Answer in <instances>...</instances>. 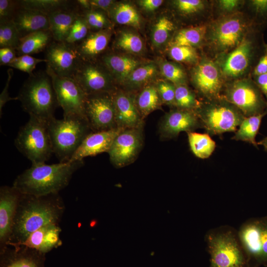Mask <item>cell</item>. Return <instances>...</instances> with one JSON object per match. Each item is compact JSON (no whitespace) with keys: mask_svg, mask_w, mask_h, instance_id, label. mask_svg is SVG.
I'll use <instances>...</instances> for the list:
<instances>
[{"mask_svg":"<svg viewBox=\"0 0 267 267\" xmlns=\"http://www.w3.org/2000/svg\"><path fill=\"white\" fill-rule=\"evenodd\" d=\"M65 209L58 193L41 196L22 194L7 246H18L38 229L58 224Z\"/></svg>","mask_w":267,"mask_h":267,"instance_id":"6da1fadb","label":"cell"},{"mask_svg":"<svg viewBox=\"0 0 267 267\" xmlns=\"http://www.w3.org/2000/svg\"><path fill=\"white\" fill-rule=\"evenodd\" d=\"M82 161L32 165L19 175L12 186L24 195L41 196L56 194L69 183Z\"/></svg>","mask_w":267,"mask_h":267,"instance_id":"7a4b0ae2","label":"cell"},{"mask_svg":"<svg viewBox=\"0 0 267 267\" xmlns=\"http://www.w3.org/2000/svg\"><path fill=\"white\" fill-rule=\"evenodd\" d=\"M266 44L262 31L251 29L234 49L216 60L225 82L247 77L263 53Z\"/></svg>","mask_w":267,"mask_h":267,"instance_id":"3957f363","label":"cell"},{"mask_svg":"<svg viewBox=\"0 0 267 267\" xmlns=\"http://www.w3.org/2000/svg\"><path fill=\"white\" fill-rule=\"evenodd\" d=\"M17 97L23 110L29 116L46 122L54 118V112L59 104L51 79L45 71L29 76Z\"/></svg>","mask_w":267,"mask_h":267,"instance_id":"277c9868","label":"cell"},{"mask_svg":"<svg viewBox=\"0 0 267 267\" xmlns=\"http://www.w3.org/2000/svg\"><path fill=\"white\" fill-rule=\"evenodd\" d=\"M253 28L248 14L241 11L221 16L208 25L205 42L219 57L236 47Z\"/></svg>","mask_w":267,"mask_h":267,"instance_id":"5b68a950","label":"cell"},{"mask_svg":"<svg viewBox=\"0 0 267 267\" xmlns=\"http://www.w3.org/2000/svg\"><path fill=\"white\" fill-rule=\"evenodd\" d=\"M205 241L210 255V267H250L237 232L228 225L209 230Z\"/></svg>","mask_w":267,"mask_h":267,"instance_id":"8992f818","label":"cell"},{"mask_svg":"<svg viewBox=\"0 0 267 267\" xmlns=\"http://www.w3.org/2000/svg\"><path fill=\"white\" fill-rule=\"evenodd\" d=\"M53 153L59 162L69 161L91 129L87 120L76 117H55L47 122Z\"/></svg>","mask_w":267,"mask_h":267,"instance_id":"52a82bcc","label":"cell"},{"mask_svg":"<svg viewBox=\"0 0 267 267\" xmlns=\"http://www.w3.org/2000/svg\"><path fill=\"white\" fill-rule=\"evenodd\" d=\"M209 135L234 132L245 117L235 106L222 97L202 100L195 111Z\"/></svg>","mask_w":267,"mask_h":267,"instance_id":"ba28073f","label":"cell"},{"mask_svg":"<svg viewBox=\"0 0 267 267\" xmlns=\"http://www.w3.org/2000/svg\"><path fill=\"white\" fill-rule=\"evenodd\" d=\"M14 144L32 165L44 164L53 153L47 122L33 116L20 129Z\"/></svg>","mask_w":267,"mask_h":267,"instance_id":"9c48e42d","label":"cell"},{"mask_svg":"<svg viewBox=\"0 0 267 267\" xmlns=\"http://www.w3.org/2000/svg\"><path fill=\"white\" fill-rule=\"evenodd\" d=\"M222 97L235 106L245 117L267 112V101L251 77L226 82Z\"/></svg>","mask_w":267,"mask_h":267,"instance_id":"30bf717a","label":"cell"},{"mask_svg":"<svg viewBox=\"0 0 267 267\" xmlns=\"http://www.w3.org/2000/svg\"><path fill=\"white\" fill-rule=\"evenodd\" d=\"M250 267L267 265V216L248 220L237 230Z\"/></svg>","mask_w":267,"mask_h":267,"instance_id":"8fae6325","label":"cell"},{"mask_svg":"<svg viewBox=\"0 0 267 267\" xmlns=\"http://www.w3.org/2000/svg\"><path fill=\"white\" fill-rule=\"evenodd\" d=\"M45 71L51 79L59 106L63 110V117L76 116L87 120L85 111L87 95L78 84L73 78L57 75L48 67Z\"/></svg>","mask_w":267,"mask_h":267,"instance_id":"7c38bea8","label":"cell"},{"mask_svg":"<svg viewBox=\"0 0 267 267\" xmlns=\"http://www.w3.org/2000/svg\"><path fill=\"white\" fill-rule=\"evenodd\" d=\"M191 79L203 100L222 97L226 82L216 61L205 56L200 58L192 70Z\"/></svg>","mask_w":267,"mask_h":267,"instance_id":"4fadbf2b","label":"cell"},{"mask_svg":"<svg viewBox=\"0 0 267 267\" xmlns=\"http://www.w3.org/2000/svg\"><path fill=\"white\" fill-rule=\"evenodd\" d=\"M85 115L94 132L117 128L113 94L100 92L86 95Z\"/></svg>","mask_w":267,"mask_h":267,"instance_id":"5bb4252c","label":"cell"},{"mask_svg":"<svg viewBox=\"0 0 267 267\" xmlns=\"http://www.w3.org/2000/svg\"><path fill=\"white\" fill-rule=\"evenodd\" d=\"M142 127L123 130L116 137L108 152L115 167L126 166L136 159L143 142Z\"/></svg>","mask_w":267,"mask_h":267,"instance_id":"9a60e30c","label":"cell"},{"mask_svg":"<svg viewBox=\"0 0 267 267\" xmlns=\"http://www.w3.org/2000/svg\"><path fill=\"white\" fill-rule=\"evenodd\" d=\"M46 67L57 75L73 78L83 60L74 44L53 41L45 49Z\"/></svg>","mask_w":267,"mask_h":267,"instance_id":"2e32d148","label":"cell"},{"mask_svg":"<svg viewBox=\"0 0 267 267\" xmlns=\"http://www.w3.org/2000/svg\"><path fill=\"white\" fill-rule=\"evenodd\" d=\"M73 79L86 95L112 93L113 89V78L100 62L83 60Z\"/></svg>","mask_w":267,"mask_h":267,"instance_id":"e0dca14e","label":"cell"},{"mask_svg":"<svg viewBox=\"0 0 267 267\" xmlns=\"http://www.w3.org/2000/svg\"><path fill=\"white\" fill-rule=\"evenodd\" d=\"M199 128L203 127L195 111L177 108L164 116L159 132L162 137L170 139L178 136L181 132H193Z\"/></svg>","mask_w":267,"mask_h":267,"instance_id":"ac0fdd59","label":"cell"},{"mask_svg":"<svg viewBox=\"0 0 267 267\" xmlns=\"http://www.w3.org/2000/svg\"><path fill=\"white\" fill-rule=\"evenodd\" d=\"M21 193L13 186L0 188V251L7 247Z\"/></svg>","mask_w":267,"mask_h":267,"instance_id":"d6986e66","label":"cell"},{"mask_svg":"<svg viewBox=\"0 0 267 267\" xmlns=\"http://www.w3.org/2000/svg\"><path fill=\"white\" fill-rule=\"evenodd\" d=\"M118 128L93 132L89 134L72 157L70 161H82L85 157L108 152L118 134L122 131Z\"/></svg>","mask_w":267,"mask_h":267,"instance_id":"ffe728a7","label":"cell"},{"mask_svg":"<svg viewBox=\"0 0 267 267\" xmlns=\"http://www.w3.org/2000/svg\"><path fill=\"white\" fill-rule=\"evenodd\" d=\"M45 254L24 246L0 251V267H44Z\"/></svg>","mask_w":267,"mask_h":267,"instance_id":"44dd1931","label":"cell"},{"mask_svg":"<svg viewBox=\"0 0 267 267\" xmlns=\"http://www.w3.org/2000/svg\"><path fill=\"white\" fill-rule=\"evenodd\" d=\"M113 97L117 128L124 130L143 126V119L134 97L121 91L113 93Z\"/></svg>","mask_w":267,"mask_h":267,"instance_id":"7402d4cb","label":"cell"},{"mask_svg":"<svg viewBox=\"0 0 267 267\" xmlns=\"http://www.w3.org/2000/svg\"><path fill=\"white\" fill-rule=\"evenodd\" d=\"M61 229L58 224L44 226L31 233L18 246H24L45 254L62 245Z\"/></svg>","mask_w":267,"mask_h":267,"instance_id":"603a6c76","label":"cell"},{"mask_svg":"<svg viewBox=\"0 0 267 267\" xmlns=\"http://www.w3.org/2000/svg\"><path fill=\"white\" fill-rule=\"evenodd\" d=\"M12 21L21 38L37 31L50 29L49 20L46 14L21 6L16 12Z\"/></svg>","mask_w":267,"mask_h":267,"instance_id":"cb8c5ba5","label":"cell"},{"mask_svg":"<svg viewBox=\"0 0 267 267\" xmlns=\"http://www.w3.org/2000/svg\"><path fill=\"white\" fill-rule=\"evenodd\" d=\"M111 36L110 29L89 32L83 41L75 44L83 60L94 61L106 49Z\"/></svg>","mask_w":267,"mask_h":267,"instance_id":"d4e9b609","label":"cell"},{"mask_svg":"<svg viewBox=\"0 0 267 267\" xmlns=\"http://www.w3.org/2000/svg\"><path fill=\"white\" fill-rule=\"evenodd\" d=\"M100 61L113 78L120 82H124L140 64L138 60L132 57L113 53L103 54Z\"/></svg>","mask_w":267,"mask_h":267,"instance_id":"484cf974","label":"cell"},{"mask_svg":"<svg viewBox=\"0 0 267 267\" xmlns=\"http://www.w3.org/2000/svg\"><path fill=\"white\" fill-rule=\"evenodd\" d=\"M81 14L78 7L61 10L47 15L50 30L54 41L64 42L67 39L73 24Z\"/></svg>","mask_w":267,"mask_h":267,"instance_id":"4316f807","label":"cell"},{"mask_svg":"<svg viewBox=\"0 0 267 267\" xmlns=\"http://www.w3.org/2000/svg\"><path fill=\"white\" fill-rule=\"evenodd\" d=\"M53 41L50 29L37 31L21 38L16 51L18 56L38 53L45 50Z\"/></svg>","mask_w":267,"mask_h":267,"instance_id":"83f0119b","label":"cell"},{"mask_svg":"<svg viewBox=\"0 0 267 267\" xmlns=\"http://www.w3.org/2000/svg\"><path fill=\"white\" fill-rule=\"evenodd\" d=\"M208 24L181 29L174 35L171 45H182L195 48L205 42Z\"/></svg>","mask_w":267,"mask_h":267,"instance_id":"f1b7e54d","label":"cell"},{"mask_svg":"<svg viewBox=\"0 0 267 267\" xmlns=\"http://www.w3.org/2000/svg\"><path fill=\"white\" fill-rule=\"evenodd\" d=\"M21 6L40 11L47 15L64 10L78 8L76 0H20Z\"/></svg>","mask_w":267,"mask_h":267,"instance_id":"f546056e","label":"cell"},{"mask_svg":"<svg viewBox=\"0 0 267 267\" xmlns=\"http://www.w3.org/2000/svg\"><path fill=\"white\" fill-rule=\"evenodd\" d=\"M267 114V112L245 117L232 139L248 142L258 147V143L256 141L255 137L258 133L262 119Z\"/></svg>","mask_w":267,"mask_h":267,"instance_id":"4dcf8cb0","label":"cell"},{"mask_svg":"<svg viewBox=\"0 0 267 267\" xmlns=\"http://www.w3.org/2000/svg\"><path fill=\"white\" fill-rule=\"evenodd\" d=\"M108 15L117 23L136 28L140 26V18L136 9L128 3L114 4Z\"/></svg>","mask_w":267,"mask_h":267,"instance_id":"1f68e13d","label":"cell"},{"mask_svg":"<svg viewBox=\"0 0 267 267\" xmlns=\"http://www.w3.org/2000/svg\"><path fill=\"white\" fill-rule=\"evenodd\" d=\"M161 100L156 86L145 87L135 99L138 110L143 119L153 111L158 109Z\"/></svg>","mask_w":267,"mask_h":267,"instance_id":"d6a6232c","label":"cell"},{"mask_svg":"<svg viewBox=\"0 0 267 267\" xmlns=\"http://www.w3.org/2000/svg\"><path fill=\"white\" fill-rule=\"evenodd\" d=\"M188 142L193 154L200 159L209 158L216 147L215 142L208 134L187 133Z\"/></svg>","mask_w":267,"mask_h":267,"instance_id":"836d02e7","label":"cell"},{"mask_svg":"<svg viewBox=\"0 0 267 267\" xmlns=\"http://www.w3.org/2000/svg\"><path fill=\"white\" fill-rule=\"evenodd\" d=\"M157 67L154 63L139 66L134 70L124 82L130 89H135L152 80L157 74Z\"/></svg>","mask_w":267,"mask_h":267,"instance_id":"e575fe53","label":"cell"},{"mask_svg":"<svg viewBox=\"0 0 267 267\" xmlns=\"http://www.w3.org/2000/svg\"><path fill=\"white\" fill-rule=\"evenodd\" d=\"M200 101L186 84L176 86L175 106L180 109L195 111Z\"/></svg>","mask_w":267,"mask_h":267,"instance_id":"d590c367","label":"cell"},{"mask_svg":"<svg viewBox=\"0 0 267 267\" xmlns=\"http://www.w3.org/2000/svg\"><path fill=\"white\" fill-rule=\"evenodd\" d=\"M247 3L248 15L254 26L262 31L267 27V0H251Z\"/></svg>","mask_w":267,"mask_h":267,"instance_id":"8d00e7d4","label":"cell"},{"mask_svg":"<svg viewBox=\"0 0 267 267\" xmlns=\"http://www.w3.org/2000/svg\"><path fill=\"white\" fill-rule=\"evenodd\" d=\"M175 29L173 22L168 17H160L153 25L151 33L153 44L156 47L161 46L168 40Z\"/></svg>","mask_w":267,"mask_h":267,"instance_id":"74e56055","label":"cell"},{"mask_svg":"<svg viewBox=\"0 0 267 267\" xmlns=\"http://www.w3.org/2000/svg\"><path fill=\"white\" fill-rule=\"evenodd\" d=\"M21 37L12 21H0V47L16 49Z\"/></svg>","mask_w":267,"mask_h":267,"instance_id":"f35d334b","label":"cell"},{"mask_svg":"<svg viewBox=\"0 0 267 267\" xmlns=\"http://www.w3.org/2000/svg\"><path fill=\"white\" fill-rule=\"evenodd\" d=\"M116 46L132 53H140L143 48V43L141 38L136 34L132 32L125 31L118 36Z\"/></svg>","mask_w":267,"mask_h":267,"instance_id":"ab89813d","label":"cell"},{"mask_svg":"<svg viewBox=\"0 0 267 267\" xmlns=\"http://www.w3.org/2000/svg\"><path fill=\"white\" fill-rule=\"evenodd\" d=\"M163 76L175 86L185 84L186 75L184 69L178 64L163 61L160 64Z\"/></svg>","mask_w":267,"mask_h":267,"instance_id":"60d3db41","label":"cell"},{"mask_svg":"<svg viewBox=\"0 0 267 267\" xmlns=\"http://www.w3.org/2000/svg\"><path fill=\"white\" fill-rule=\"evenodd\" d=\"M169 55L172 59L177 62L194 65L200 59L195 48L186 46L171 45Z\"/></svg>","mask_w":267,"mask_h":267,"instance_id":"b9f144b4","label":"cell"},{"mask_svg":"<svg viewBox=\"0 0 267 267\" xmlns=\"http://www.w3.org/2000/svg\"><path fill=\"white\" fill-rule=\"evenodd\" d=\"M89 29L96 30L97 31L109 29L110 22L107 16V13L99 9H91L83 12Z\"/></svg>","mask_w":267,"mask_h":267,"instance_id":"7bdbcfd3","label":"cell"},{"mask_svg":"<svg viewBox=\"0 0 267 267\" xmlns=\"http://www.w3.org/2000/svg\"><path fill=\"white\" fill-rule=\"evenodd\" d=\"M176 9L184 15H192L205 12L208 1L203 0H176L173 1Z\"/></svg>","mask_w":267,"mask_h":267,"instance_id":"ee69618b","label":"cell"},{"mask_svg":"<svg viewBox=\"0 0 267 267\" xmlns=\"http://www.w3.org/2000/svg\"><path fill=\"white\" fill-rule=\"evenodd\" d=\"M89 32L88 24L84 17L81 14L75 20L65 42L75 44L86 38Z\"/></svg>","mask_w":267,"mask_h":267,"instance_id":"f6af8a7d","label":"cell"},{"mask_svg":"<svg viewBox=\"0 0 267 267\" xmlns=\"http://www.w3.org/2000/svg\"><path fill=\"white\" fill-rule=\"evenodd\" d=\"M43 62L46 63V60L37 58L30 55H23L17 56L7 66L26 72L31 76L34 73L33 71L36 65Z\"/></svg>","mask_w":267,"mask_h":267,"instance_id":"bcb514c9","label":"cell"},{"mask_svg":"<svg viewBox=\"0 0 267 267\" xmlns=\"http://www.w3.org/2000/svg\"><path fill=\"white\" fill-rule=\"evenodd\" d=\"M156 87L161 102L175 106L176 86L170 82L160 81Z\"/></svg>","mask_w":267,"mask_h":267,"instance_id":"7dc6e473","label":"cell"},{"mask_svg":"<svg viewBox=\"0 0 267 267\" xmlns=\"http://www.w3.org/2000/svg\"><path fill=\"white\" fill-rule=\"evenodd\" d=\"M215 1L221 17L240 12L245 3L244 0H219Z\"/></svg>","mask_w":267,"mask_h":267,"instance_id":"c3c4849f","label":"cell"},{"mask_svg":"<svg viewBox=\"0 0 267 267\" xmlns=\"http://www.w3.org/2000/svg\"><path fill=\"white\" fill-rule=\"evenodd\" d=\"M20 7L19 0H0V21H12Z\"/></svg>","mask_w":267,"mask_h":267,"instance_id":"681fc988","label":"cell"},{"mask_svg":"<svg viewBox=\"0 0 267 267\" xmlns=\"http://www.w3.org/2000/svg\"><path fill=\"white\" fill-rule=\"evenodd\" d=\"M267 73V44L251 73L252 77Z\"/></svg>","mask_w":267,"mask_h":267,"instance_id":"f907efd6","label":"cell"},{"mask_svg":"<svg viewBox=\"0 0 267 267\" xmlns=\"http://www.w3.org/2000/svg\"><path fill=\"white\" fill-rule=\"evenodd\" d=\"M13 70L11 69H9L7 70V81L5 84V86L1 92L0 95V116L1 115V111L4 105V104L8 102V101H10L12 100H18V97H11L9 96L8 92V89L9 87V85L10 83V82L11 81V79L12 78V75H13Z\"/></svg>","mask_w":267,"mask_h":267,"instance_id":"816d5d0a","label":"cell"},{"mask_svg":"<svg viewBox=\"0 0 267 267\" xmlns=\"http://www.w3.org/2000/svg\"><path fill=\"white\" fill-rule=\"evenodd\" d=\"M16 49L9 47L0 48V65H8L16 56Z\"/></svg>","mask_w":267,"mask_h":267,"instance_id":"f5cc1de1","label":"cell"},{"mask_svg":"<svg viewBox=\"0 0 267 267\" xmlns=\"http://www.w3.org/2000/svg\"><path fill=\"white\" fill-rule=\"evenodd\" d=\"M91 9H99L105 12L107 14L114 5L112 0H89Z\"/></svg>","mask_w":267,"mask_h":267,"instance_id":"db71d44e","label":"cell"},{"mask_svg":"<svg viewBox=\"0 0 267 267\" xmlns=\"http://www.w3.org/2000/svg\"><path fill=\"white\" fill-rule=\"evenodd\" d=\"M264 96L267 102V73L252 77Z\"/></svg>","mask_w":267,"mask_h":267,"instance_id":"11a10c76","label":"cell"},{"mask_svg":"<svg viewBox=\"0 0 267 267\" xmlns=\"http://www.w3.org/2000/svg\"><path fill=\"white\" fill-rule=\"evenodd\" d=\"M162 0H141L138 1L139 5L148 11H153L159 7L163 2Z\"/></svg>","mask_w":267,"mask_h":267,"instance_id":"9f6ffc18","label":"cell"},{"mask_svg":"<svg viewBox=\"0 0 267 267\" xmlns=\"http://www.w3.org/2000/svg\"><path fill=\"white\" fill-rule=\"evenodd\" d=\"M258 145H262L265 150L267 151V137H265L262 140H260L258 143Z\"/></svg>","mask_w":267,"mask_h":267,"instance_id":"6f0895ef","label":"cell"}]
</instances>
